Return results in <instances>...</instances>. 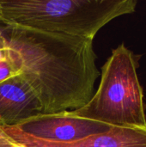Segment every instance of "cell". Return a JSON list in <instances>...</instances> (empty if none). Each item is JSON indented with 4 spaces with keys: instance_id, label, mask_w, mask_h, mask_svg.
<instances>
[{
    "instance_id": "3",
    "label": "cell",
    "mask_w": 146,
    "mask_h": 147,
    "mask_svg": "<svg viewBox=\"0 0 146 147\" xmlns=\"http://www.w3.org/2000/svg\"><path fill=\"white\" fill-rule=\"evenodd\" d=\"M139 59L124 43L113 49L102 67L96 93L83 107L68 113L110 127L146 129L144 92L137 73Z\"/></svg>"
},
{
    "instance_id": "9",
    "label": "cell",
    "mask_w": 146,
    "mask_h": 147,
    "mask_svg": "<svg viewBox=\"0 0 146 147\" xmlns=\"http://www.w3.org/2000/svg\"><path fill=\"white\" fill-rule=\"evenodd\" d=\"M0 147H15V143L11 141L0 127Z\"/></svg>"
},
{
    "instance_id": "8",
    "label": "cell",
    "mask_w": 146,
    "mask_h": 147,
    "mask_svg": "<svg viewBox=\"0 0 146 147\" xmlns=\"http://www.w3.org/2000/svg\"><path fill=\"white\" fill-rule=\"evenodd\" d=\"M0 61H9L8 40L2 32H0Z\"/></svg>"
},
{
    "instance_id": "1",
    "label": "cell",
    "mask_w": 146,
    "mask_h": 147,
    "mask_svg": "<svg viewBox=\"0 0 146 147\" xmlns=\"http://www.w3.org/2000/svg\"><path fill=\"white\" fill-rule=\"evenodd\" d=\"M9 62L32 89L41 115L73 111L94 95L101 75L93 40L5 26Z\"/></svg>"
},
{
    "instance_id": "6",
    "label": "cell",
    "mask_w": 146,
    "mask_h": 147,
    "mask_svg": "<svg viewBox=\"0 0 146 147\" xmlns=\"http://www.w3.org/2000/svg\"><path fill=\"white\" fill-rule=\"evenodd\" d=\"M41 114L40 101L20 75L0 83V127H16Z\"/></svg>"
},
{
    "instance_id": "5",
    "label": "cell",
    "mask_w": 146,
    "mask_h": 147,
    "mask_svg": "<svg viewBox=\"0 0 146 147\" xmlns=\"http://www.w3.org/2000/svg\"><path fill=\"white\" fill-rule=\"evenodd\" d=\"M1 128L11 141L23 147H146V129L111 127L77 141L57 142L34 138L15 127Z\"/></svg>"
},
{
    "instance_id": "2",
    "label": "cell",
    "mask_w": 146,
    "mask_h": 147,
    "mask_svg": "<svg viewBox=\"0 0 146 147\" xmlns=\"http://www.w3.org/2000/svg\"><path fill=\"white\" fill-rule=\"evenodd\" d=\"M136 0H0V22L94 40L114 19L136 10Z\"/></svg>"
},
{
    "instance_id": "7",
    "label": "cell",
    "mask_w": 146,
    "mask_h": 147,
    "mask_svg": "<svg viewBox=\"0 0 146 147\" xmlns=\"http://www.w3.org/2000/svg\"><path fill=\"white\" fill-rule=\"evenodd\" d=\"M17 75H20V73L13 67L9 61H0V83Z\"/></svg>"
},
{
    "instance_id": "4",
    "label": "cell",
    "mask_w": 146,
    "mask_h": 147,
    "mask_svg": "<svg viewBox=\"0 0 146 147\" xmlns=\"http://www.w3.org/2000/svg\"><path fill=\"white\" fill-rule=\"evenodd\" d=\"M15 127L37 139L57 142H72L107 132L111 127L64 112L54 115H38Z\"/></svg>"
}]
</instances>
